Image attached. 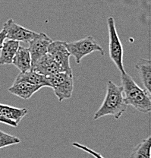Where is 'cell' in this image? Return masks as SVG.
Returning a JSON list of instances; mask_svg holds the SVG:
<instances>
[{"label": "cell", "instance_id": "6da1fadb", "mask_svg": "<svg viewBox=\"0 0 151 158\" xmlns=\"http://www.w3.org/2000/svg\"><path fill=\"white\" fill-rule=\"evenodd\" d=\"M128 105L126 104L123 95L121 86H118L112 81L107 82L106 94L99 110L95 113L93 119H99L106 116H112L119 119L125 113Z\"/></svg>", "mask_w": 151, "mask_h": 158}, {"label": "cell", "instance_id": "7a4b0ae2", "mask_svg": "<svg viewBox=\"0 0 151 158\" xmlns=\"http://www.w3.org/2000/svg\"><path fill=\"white\" fill-rule=\"evenodd\" d=\"M121 87L126 104L133 106L141 113H147L151 110L150 94L141 88L129 74L121 73Z\"/></svg>", "mask_w": 151, "mask_h": 158}, {"label": "cell", "instance_id": "3957f363", "mask_svg": "<svg viewBox=\"0 0 151 158\" xmlns=\"http://www.w3.org/2000/svg\"><path fill=\"white\" fill-rule=\"evenodd\" d=\"M49 87L52 88L59 101L62 102L71 98L74 90L73 74L61 72L47 76Z\"/></svg>", "mask_w": 151, "mask_h": 158}, {"label": "cell", "instance_id": "277c9868", "mask_svg": "<svg viewBox=\"0 0 151 158\" xmlns=\"http://www.w3.org/2000/svg\"><path fill=\"white\" fill-rule=\"evenodd\" d=\"M65 47L68 49L71 56L74 57L76 63H81V59L93 52H100L104 55L105 52L102 47L92 36L84 37L73 42H64Z\"/></svg>", "mask_w": 151, "mask_h": 158}, {"label": "cell", "instance_id": "5b68a950", "mask_svg": "<svg viewBox=\"0 0 151 158\" xmlns=\"http://www.w3.org/2000/svg\"><path fill=\"white\" fill-rule=\"evenodd\" d=\"M108 30H109V57L116 65L121 73H124L123 65V47L116 31L115 20L112 17L107 19Z\"/></svg>", "mask_w": 151, "mask_h": 158}, {"label": "cell", "instance_id": "8992f818", "mask_svg": "<svg viewBox=\"0 0 151 158\" xmlns=\"http://www.w3.org/2000/svg\"><path fill=\"white\" fill-rule=\"evenodd\" d=\"M48 53L59 64L63 72L72 73L70 64L71 54L63 41H52L48 47Z\"/></svg>", "mask_w": 151, "mask_h": 158}, {"label": "cell", "instance_id": "52a82bcc", "mask_svg": "<svg viewBox=\"0 0 151 158\" xmlns=\"http://www.w3.org/2000/svg\"><path fill=\"white\" fill-rule=\"evenodd\" d=\"M6 32V38L18 42L28 43L37 35V33L18 24L13 19H9L3 25Z\"/></svg>", "mask_w": 151, "mask_h": 158}, {"label": "cell", "instance_id": "ba28073f", "mask_svg": "<svg viewBox=\"0 0 151 158\" xmlns=\"http://www.w3.org/2000/svg\"><path fill=\"white\" fill-rule=\"evenodd\" d=\"M52 41V39L44 33H37L29 41L28 50L31 57V65L48 52V47Z\"/></svg>", "mask_w": 151, "mask_h": 158}, {"label": "cell", "instance_id": "9c48e42d", "mask_svg": "<svg viewBox=\"0 0 151 158\" xmlns=\"http://www.w3.org/2000/svg\"><path fill=\"white\" fill-rule=\"evenodd\" d=\"M31 70L40 73L44 76L55 75L59 72H63L59 64L47 52L36 62L31 65Z\"/></svg>", "mask_w": 151, "mask_h": 158}, {"label": "cell", "instance_id": "30bf717a", "mask_svg": "<svg viewBox=\"0 0 151 158\" xmlns=\"http://www.w3.org/2000/svg\"><path fill=\"white\" fill-rule=\"evenodd\" d=\"M42 88L43 87L41 85H32L27 82L20 81L13 84L12 86L8 89V90L11 94L15 95L24 100H28Z\"/></svg>", "mask_w": 151, "mask_h": 158}, {"label": "cell", "instance_id": "8fae6325", "mask_svg": "<svg viewBox=\"0 0 151 158\" xmlns=\"http://www.w3.org/2000/svg\"><path fill=\"white\" fill-rule=\"evenodd\" d=\"M20 46L18 41L13 40H5L0 52V65H10L12 63L13 59Z\"/></svg>", "mask_w": 151, "mask_h": 158}, {"label": "cell", "instance_id": "7c38bea8", "mask_svg": "<svg viewBox=\"0 0 151 158\" xmlns=\"http://www.w3.org/2000/svg\"><path fill=\"white\" fill-rule=\"evenodd\" d=\"M145 90L151 94V65L149 59H141L135 65Z\"/></svg>", "mask_w": 151, "mask_h": 158}, {"label": "cell", "instance_id": "4fadbf2b", "mask_svg": "<svg viewBox=\"0 0 151 158\" xmlns=\"http://www.w3.org/2000/svg\"><path fill=\"white\" fill-rule=\"evenodd\" d=\"M21 72H27L31 69V57L27 48L19 46L12 63Z\"/></svg>", "mask_w": 151, "mask_h": 158}, {"label": "cell", "instance_id": "5bb4252c", "mask_svg": "<svg viewBox=\"0 0 151 158\" xmlns=\"http://www.w3.org/2000/svg\"><path fill=\"white\" fill-rule=\"evenodd\" d=\"M20 81L27 82L32 85H41L43 87H49L48 81L47 76L41 75L40 73L34 72L33 70H29L24 72H20L18 75L14 83Z\"/></svg>", "mask_w": 151, "mask_h": 158}, {"label": "cell", "instance_id": "9a60e30c", "mask_svg": "<svg viewBox=\"0 0 151 158\" xmlns=\"http://www.w3.org/2000/svg\"><path fill=\"white\" fill-rule=\"evenodd\" d=\"M27 113L28 110L26 108L20 109L0 103V113L9 119L14 121L18 124H19L21 119L27 114Z\"/></svg>", "mask_w": 151, "mask_h": 158}, {"label": "cell", "instance_id": "2e32d148", "mask_svg": "<svg viewBox=\"0 0 151 158\" xmlns=\"http://www.w3.org/2000/svg\"><path fill=\"white\" fill-rule=\"evenodd\" d=\"M150 136L144 139L131 152L130 157L133 158H150Z\"/></svg>", "mask_w": 151, "mask_h": 158}, {"label": "cell", "instance_id": "e0dca14e", "mask_svg": "<svg viewBox=\"0 0 151 158\" xmlns=\"http://www.w3.org/2000/svg\"><path fill=\"white\" fill-rule=\"evenodd\" d=\"M21 142L20 138L16 136L11 135L0 130V149L8 146L14 145Z\"/></svg>", "mask_w": 151, "mask_h": 158}, {"label": "cell", "instance_id": "ac0fdd59", "mask_svg": "<svg viewBox=\"0 0 151 158\" xmlns=\"http://www.w3.org/2000/svg\"><path fill=\"white\" fill-rule=\"evenodd\" d=\"M0 123H4V124L9 125V126H12V127H14V128L18 127V123H16L15 122L12 121V120L9 119V118L5 117V116H2L1 113H0Z\"/></svg>", "mask_w": 151, "mask_h": 158}, {"label": "cell", "instance_id": "d6986e66", "mask_svg": "<svg viewBox=\"0 0 151 158\" xmlns=\"http://www.w3.org/2000/svg\"><path fill=\"white\" fill-rule=\"evenodd\" d=\"M6 32L4 29H2L1 31H0V49H1L2 47L3 43H4V41L6 40Z\"/></svg>", "mask_w": 151, "mask_h": 158}, {"label": "cell", "instance_id": "ffe728a7", "mask_svg": "<svg viewBox=\"0 0 151 158\" xmlns=\"http://www.w3.org/2000/svg\"><path fill=\"white\" fill-rule=\"evenodd\" d=\"M74 145L75 146V147H78V148H82V149H86V148H85L84 147H83V146L82 145H81V144H74ZM88 150V149H87ZM88 151H89V153H92V154H93V155H95V156H98V157H101L100 155H99V154H95V153H93V151H91V150H88Z\"/></svg>", "mask_w": 151, "mask_h": 158}]
</instances>
